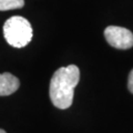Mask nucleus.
Wrapping results in <instances>:
<instances>
[{"label": "nucleus", "mask_w": 133, "mask_h": 133, "mask_svg": "<svg viewBox=\"0 0 133 133\" xmlns=\"http://www.w3.org/2000/svg\"><path fill=\"white\" fill-rule=\"evenodd\" d=\"M80 80V70L76 64L62 66L55 71L50 81L49 95L52 104L64 110L73 102L74 88Z\"/></svg>", "instance_id": "f257e3e1"}, {"label": "nucleus", "mask_w": 133, "mask_h": 133, "mask_svg": "<svg viewBox=\"0 0 133 133\" xmlns=\"http://www.w3.org/2000/svg\"><path fill=\"white\" fill-rule=\"evenodd\" d=\"M3 36L6 41L12 47L23 48L32 39V27L26 18L14 16L3 24Z\"/></svg>", "instance_id": "f03ea898"}, {"label": "nucleus", "mask_w": 133, "mask_h": 133, "mask_svg": "<svg viewBox=\"0 0 133 133\" xmlns=\"http://www.w3.org/2000/svg\"><path fill=\"white\" fill-rule=\"evenodd\" d=\"M107 42L116 49H130L133 47V33L127 28L109 26L104 30Z\"/></svg>", "instance_id": "7ed1b4c3"}, {"label": "nucleus", "mask_w": 133, "mask_h": 133, "mask_svg": "<svg viewBox=\"0 0 133 133\" xmlns=\"http://www.w3.org/2000/svg\"><path fill=\"white\" fill-rule=\"evenodd\" d=\"M20 87L19 79L9 72L0 73V97L15 93Z\"/></svg>", "instance_id": "20e7f679"}, {"label": "nucleus", "mask_w": 133, "mask_h": 133, "mask_svg": "<svg viewBox=\"0 0 133 133\" xmlns=\"http://www.w3.org/2000/svg\"><path fill=\"white\" fill-rule=\"evenodd\" d=\"M24 6V0H0V11L20 9Z\"/></svg>", "instance_id": "39448f33"}, {"label": "nucleus", "mask_w": 133, "mask_h": 133, "mask_svg": "<svg viewBox=\"0 0 133 133\" xmlns=\"http://www.w3.org/2000/svg\"><path fill=\"white\" fill-rule=\"evenodd\" d=\"M128 89L130 90V92L133 93V69L131 70L130 74H129V80H128Z\"/></svg>", "instance_id": "423d86ee"}, {"label": "nucleus", "mask_w": 133, "mask_h": 133, "mask_svg": "<svg viewBox=\"0 0 133 133\" xmlns=\"http://www.w3.org/2000/svg\"><path fill=\"white\" fill-rule=\"evenodd\" d=\"M0 133H7L5 130H2V129H0Z\"/></svg>", "instance_id": "0eeeda50"}]
</instances>
